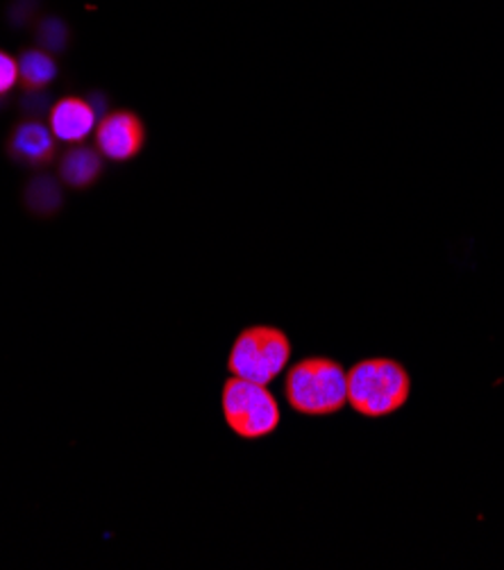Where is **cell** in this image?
Listing matches in <instances>:
<instances>
[{
  "instance_id": "cell-1",
  "label": "cell",
  "mask_w": 504,
  "mask_h": 570,
  "mask_svg": "<svg viewBox=\"0 0 504 570\" xmlns=\"http://www.w3.org/2000/svg\"><path fill=\"white\" fill-rule=\"evenodd\" d=\"M412 393V377L401 362L373 357L348 371V405L364 419L401 412Z\"/></svg>"
},
{
  "instance_id": "cell-2",
  "label": "cell",
  "mask_w": 504,
  "mask_h": 570,
  "mask_svg": "<svg viewBox=\"0 0 504 570\" xmlns=\"http://www.w3.org/2000/svg\"><path fill=\"white\" fill-rule=\"evenodd\" d=\"M285 395L303 416H332L348 405V371L329 357H307L289 368Z\"/></svg>"
},
{
  "instance_id": "cell-3",
  "label": "cell",
  "mask_w": 504,
  "mask_h": 570,
  "mask_svg": "<svg viewBox=\"0 0 504 570\" xmlns=\"http://www.w3.org/2000/svg\"><path fill=\"white\" fill-rule=\"evenodd\" d=\"M291 360L289 336L270 325L246 327L230 348L228 371L233 377L268 386L285 373Z\"/></svg>"
},
{
  "instance_id": "cell-4",
  "label": "cell",
  "mask_w": 504,
  "mask_h": 570,
  "mask_svg": "<svg viewBox=\"0 0 504 570\" xmlns=\"http://www.w3.org/2000/svg\"><path fill=\"white\" fill-rule=\"evenodd\" d=\"M223 419L244 441L270 436L283 421L275 395L264 384L230 377L220 393Z\"/></svg>"
},
{
  "instance_id": "cell-5",
  "label": "cell",
  "mask_w": 504,
  "mask_h": 570,
  "mask_svg": "<svg viewBox=\"0 0 504 570\" xmlns=\"http://www.w3.org/2000/svg\"><path fill=\"white\" fill-rule=\"evenodd\" d=\"M93 139L105 159L123 164L144 150L146 126L132 109H111L98 121Z\"/></svg>"
},
{
  "instance_id": "cell-6",
  "label": "cell",
  "mask_w": 504,
  "mask_h": 570,
  "mask_svg": "<svg viewBox=\"0 0 504 570\" xmlns=\"http://www.w3.org/2000/svg\"><path fill=\"white\" fill-rule=\"evenodd\" d=\"M58 139L39 119H26L17 124L6 141L8 157L30 170H41L58 157Z\"/></svg>"
},
{
  "instance_id": "cell-7",
  "label": "cell",
  "mask_w": 504,
  "mask_h": 570,
  "mask_svg": "<svg viewBox=\"0 0 504 570\" xmlns=\"http://www.w3.org/2000/svg\"><path fill=\"white\" fill-rule=\"evenodd\" d=\"M48 128L60 144H85L98 128V114L82 96H65L48 109Z\"/></svg>"
},
{
  "instance_id": "cell-8",
  "label": "cell",
  "mask_w": 504,
  "mask_h": 570,
  "mask_svg": "<svg viewBox=\"0 0 504 570\" xmlns=\"http://www.w3.org/2000/svg\"><path fill=\"white\" fill-rule=\"evenodd\" d=\"M102 155L98 153L96 146H87V144H76L71 146L62 159H60V180L65 187L76 189V191H85L91 189L100 176H102Z\"/></svg>"
},
{
  "instance_id": "cell-9",
  "label": "cell",
  "mask_w": 504,
  "mask_h": 570,
  "mask_svg": "<svg viewBox=\"0 0 504 570\" xmlns=\"http://www.w3.org/2000/svg\"><path fill=\"white\" fill-rule=\"evenodd\" d=\"M19 62V85L23 91H46L50 82L58 80L60 67L55 55L41 48H26L17 57Z\"/></svg>"
},
{
  "instance_id": "cell-10",
  "label": "cell",
  "mask_w": 504,
  "mask_h": 570,
  "mask_svg": "<svg viewBox=\"0 0 504 570\" xmlns=\"http://www.w3.org/2000/svg\"><path fill=\"white\" fill-rule=\"evenodd\" d=\"M23 200H26V207L34 216L46 218V216H52V214H58L62 209L65 196H62V187H60L58 180L41 174V176H34L28 183Z\"/></svg>"
},
{
  "instance_id": "cell-11",
  "label": "cell",
  "mask_w": 504,
  "mask_h": 570,
  "mask_svg": "<svg viewBox=\"0 0 504 570\" xmlns=\"http://www.w3.org/2000/svg\"><path fill=\"white\" fill-rule=\"evenodd\" d=\"M34 37H37V43L41 50H46L50 55H62L69 46L71 30L62 17L50 14V17L39 19V23L34 28Z\"/></svg>"
},
{
  "instance_id": "cell-12",
  "label": "cell",
  "mask_w": 504,
  "mask_h": 570,
  "mask_svg": "<svg viewBox=\"0 0 504 570\" xmlns=\"http://www.w3.org/2000/svg\"><path fill=\"white\" fill-rule=\"evenodd\" d=\"M19 87V62L8 50L0 48V98H8Z\"/></svg>"
},
{
  "instance_id": "cell-13",
  "label": "cell",
  "mask_w": 504,
  "mask_h": 570,
  "mask_svg": "<svg viewBox=\"0 0 504 570\" xmlns=\"http://www.w3.org/2000/svg\"><path fill=\"white\" fill-rule=\"evenodd\" d=\"M87 100H89V105L93 107V111L98 114V121L105 117V114L109 111V98L102 94V91H91L89 96H87Z\"/></svg>"
}]
</instances>
